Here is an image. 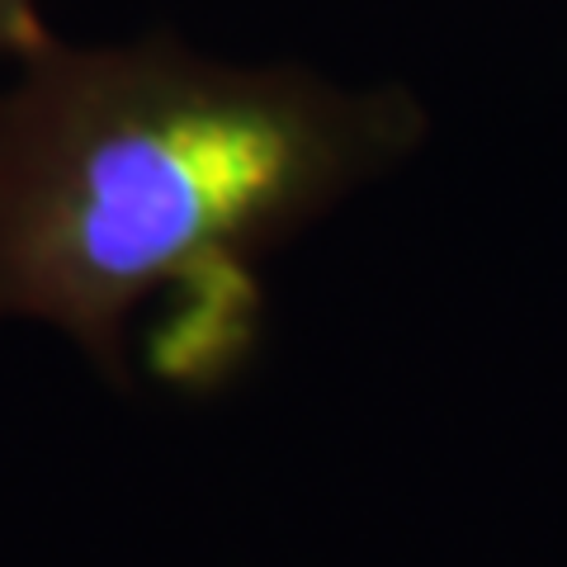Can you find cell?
<instances>
[{"label":"cell","instance_id":"obj_2","mask_svg":"<svg viewBox=\"0 0 567 567\" xmlns=\"http://www.w3.org/2000/svg\"><path fill=\"white\" fill-rule=\"evenodd\" d=\"M48 43L52 39H48L33 0H0V52H6V58L29 62V58H39Z\"/></svg>","mask_w":567,"mask_h":567},{"label":"cell","instance_id":"obj_1","mask_svg":"<svg viewBox=\"0 0 567 567\" xmlns=\"http://www.w3.org/2000/svg\"><path fill=\"white\" fill-rule=\"evenodd\" d=\"M24 66L0 95V317L76 336L114 388L142 308L152 379L194 398L233 383L265 336L256 265L425 133L406 91L341 95L166 33L48 43Z\"/></svg>","mask_w":567,"mask_h":567}]
</instances>
